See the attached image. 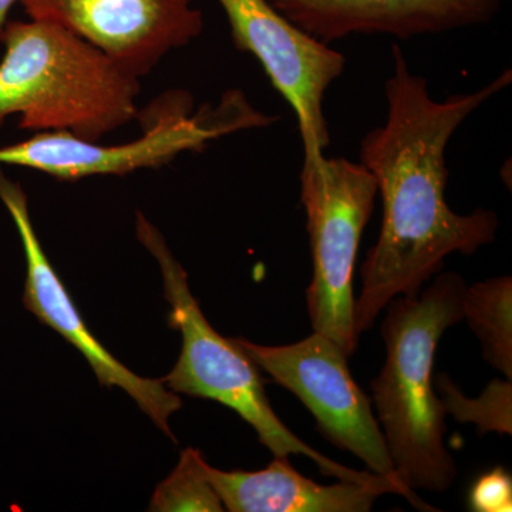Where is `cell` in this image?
I'll return each mask as SVG.
<instances>
[{
  "mask_svg": "<svg viewBox=\"0 0 512 512\" xmlns=\"http://www.w3.org/2000/svg\"><path fill=\"white\" fill-rule=\"evenodd\" d=\"M392 73L384 82L386 121L360 141L359 163L382 195L379 238L360 269L356 328L366 332L397 296L420 292L439 275L447 256L474 255L493 244L500 218L477 208L457 214L446 201V150L451 137L488 100L512 83L504 70L481 89L437 101L429 83L410 70L402 47L392 46Z\"/></svg>",
  "mask_w": 512,
  "mask_h": 512,
  "instance_id": "1",
  "label": "cell"
},
{
  "mask_svg": "<svg viewBox=\"0 0 512 512\" xmlns=\"http://www.w3.org/2000/svg\"><path fill=\"white\" fill-rule=\"evenodd\" d=\"M466 281L456 272L386 306L382 336L386 362L373 379L377 421L397 477L412 490L443 493L457 476L444 446L446 409L433 384L437 346L463 320Z\"/></svg>",
  "mask_w": 512,
  "mask_h": 512,
  "instance_id": "2",
  "label": "cell"
},
{
  "mask_svg": "<svg viewBox=\"0 0 512 512\" xmlns=\"http://www.w3.org/2000/svg\"><path fill=\"white\" fill-rule=\"evenodd\" d=\"M0 62V128L101 138L138 117L140 80L62 26L45 20L8 22Z\"/></svg>",
  "mask_w": 512,
  "mask_h": 512,
  "instance_id": "3",
  "label": "cell"
},
{
  "mask_svg": "<svg viewBox=\"0 0 512 512\" xmlns=\"http://www.w3.org/2000/svg\"><path fill=\"white\" fill-rule=\"evenodd\" d=\"M138 241L156 258L163 275L164 298L171 311L168 326L183 338L181 355L163 383L171 392L214 400L234 410L255 430L258 440L275 457L305 456L325 476L346 481H373L380 476L342 466L308 446L282 423L266 396L264 380L234 339L217 332L192 296L188 275L160 231L137 212Z\"/></svg>",
  "mask_w": 512,
  "mask_h": 512,
  "instance_id": "4",
  "label": "cell"
},
{
  "mask_svg": "<svg viewBox=\"0 0 512 512\" xmlns=\"http://www.w3.org/2000/svg\"><path fill=\"white\" fill-rule=\"evenodd\" d=\"M190 93L171 92L150 104L143 136L119 146H103L66 131H47L0 147V165L32 168L62 181L97 175H127L171 163L187 151H202L211 141L251 128L272 126L278 116L255 109L241 90L222 94L217 106L192 113Z\"/></svg>",
  "mask_w": 512,
  "mask_h": 512,
  "instance_id": "5",
  "label": "cell"
},
{
  "mask_svg": "<svg viewBox=\"0 0 512 512\" xmlns=\"http://www.w3.org/2000/svg\"><path fill=\"white\" fill-rule=\"evenodd\" d=\"M301 202L308 218L312 281L306 289L313 332L349 357L359 345L353 271L377 195L375 177L346 158L303 157Z\"/></svg>",
  "mask_w": 512,
  "mask_h": 512,
  "instance_id": "6",
  "label": "cell"
},
{
  "mask_svg": "<svg viewBox=\"0 0 512 512\" xmlns=\"http://www.w3.org/2000/svg\"><path fill=\"white\" fill-rule=\"evenodd\" d=\"M234 340L258 369L305 404L318 430L333 446L360 458L370 473L406 485L394 471L372 402L357 386L349 370V356L338 343L316 332L285 346Z\"/></svg>",
  "mask_w": 512,
  "mask_h": 512,
  "instance_id": "7",
  "label": "cell"
},
{
  "mask_svg": "<svg viewBox=\"0 0 512 512\" xmlns=\"http://www.w3.org/2000/svg\"><path fill=\"white\" fill-rule=\"evenodd\" d=\"M232 42L261 63L276 92L298 120L303 157L325 154L330 144L325 97L345 72L346 57L313 39L266 0H218Z\"/></svg>",
  "mask_w": 512,
  "mask_h": 512,
  "instance_id": "8",
  "label": "cell"
},
{
  "mask_svg": "<svg viewBox=\"0 0 512 512\" xmlns=\"http://www.w3.org/2000/svg\"><path fill=\"white\" fill-rule=\"evenodd\" d=\"M195 0H20L30 19L69 30L136 77L198 39L204 16Z\"/></svg>",
  "mask_w": 512,
  "mask_h": 512,
  "instance_id": "9",
  "label": "cell"
},
{
  "mask_svg": "<svg viewBox=\"0 0 512 512\" xmlns=\"http://www.w3.org/2000/svg\"><path fill=\"white\" fill-rule=\"evenodd\" d=\"M0 201L18 228L26 258L23 306L43 325L56 330L73 348L86 357L101 386L120 387L171 440L168 419L181 409L177 393L165 387L163 380L146 379L131 372L117 357L101 345L87 328L60 276L40 244L32 218L28 195L18 181L10 180L0 165Z\"/></svg>",
  "mask_w": 512,
  "mask_h": 512,
  "instance_id": "10",
  "label": "cell"
},
{
  "mask_svg": "<svg viewBox=\"0 0 512 512\" xmlns=\"http://www.w3.org/2000/svg\"><path fill=\"white\" fill-rule=\"evenodd\" d=\"M313 39L329 45L352 35L407 40L487 25L504 0H266Z\"/></svg>",
  "mask_w": 512,
  "mask_h": 512,
  "instance_id": "11",
  "label": "cell"
},
{
  "mask_svg": "<svg viewBox=\"0 0 512 512\" xmlns=\"http://www.w3.org/2000/svg\"><path fill=\"white\" fill-rule=\"evenodd\" d=\"M208 476L231 512H367L384 494L400 495L420 511H437L412 488L389 478L316 483L298 473L288 457H275L258 471H222L208 464Z\"/></svg>",
  "mask_w": 512,
  "mask_h": 512,
  "instance_id": "12",
  "label": "cell"
},
{
  "mask_svg": "<svg viewBox=\"0 0 512 512\" xmlns=\"http://www.w3.org/2000/svg\"><path fill=\"white\" fill-rule=\"evenodd\" d=\"M463 319L476 333L484 360L512 379V279L497 276L466 288Z\"/></svg>",
  "mask_w": 512,
  "mask_h": 512,
  "instance_id": "13",
  "label": "cell"
},
{
  "mask_svg": "<svg viewBox=\"0 0 512 512\" xmlns=\"http://www.w3.org/2000/svg\"><path fill=\"white\" fill-rule=\"evenodd\" d=\"M148 511H225L220 495L215 491L208 476V463L200 450L185 448L173 473L154 491Z\"/></svg>",
  "mask_w": 512,
  "mask_h": 512,
  "instance_id": "14",
  "label": "cell"
},
{
  "mask_svg": "<svg viewBox=\"0 0 512 512\" xmlns=\"http://www.w3.org/2000/svg\"><path fill=\"white\" fill-rule=\"evenodd\" d=\"M434 389L440 392L446 413L458 423L476 424L478 433L512 434V383L511 380L494 379L477 399H470L458 389L447 373L433 380Z\"/></svg>",
  "mask_w": 512,
  "mask_h": 512,
  "instance_id": "15",
  "label": "cell"
},
{
  "mask_svg": "<svg viewBox=\"0 0 512 512\" xmlns=\"http://www.w3.org/2000/svg\"><path fill=\"white\" fill-rule=\"evenodd\" d=\"M470 510L476 512H510L512 478L503 467H495L477 478L468 493Z\"/></svg>",
  "mask_w": 512,
  "mask_h": 512,
  "instance_id": "16",
  "label": "cell"
},
{
  "mask_svg": "<svg viewBox=\"0 0 512 512\" xmlns=\"http://www.w3.org/2000/svg\"><path fill=\"white\" fill-rule=\"evenodd\" d=\"M15 3H20V0H0V46H2L3 35H5L6 25H8L9 12Z\"/></svg>",
  "mask_w": 512,
  "mask_h": 512,
  "instance_id": "17",
  "label": "cell"
}]
</instances>
